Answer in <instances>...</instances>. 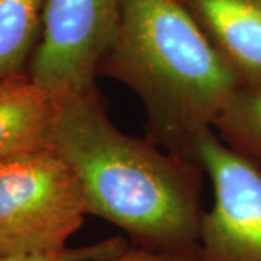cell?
<instances>
[{
	"label": "cell",
	"instance_id": "obj_1",
	"mask_svg": "<svg viewBox=\"0 0 261 261\" xmlns=\"http://www.w3.org/2000/svg\"><path fill=\"white\" fill-rule=\"evenodd\" d=\"M57 106L51 148L79 178L87 214L118 226L134 245L196 257L205 214L202 166L149 137L122 132L97 90Z\"/></svg>",
	"mask_w": 261,
	"mask_h": 261
},
{
	"label": "cell",
	"instance_id": "obj_2",
	"mask_svg": "<svg viewBox=\"0 0 261 261\" xmlns=\"http://www.w3.org/2000/svg\"><path fill=\"white\" fill-rule=\"evenodd\" d=\"M99 75L137 94L151 140L193 161L199 140L241 86L180 0H122Z\"/></svg>",
	"mask_w": 261,
	"mask_h": 261
},
{
	"label": "cell",
	"instance_id": "obj_3",
	"mask_svg": "<svg viewBox=\"0 0 261 261\" xmlns=\"http://www.w3.org/2000/svg\"><path fill=\"white\" fill-rule=\"evenodd\" d=\"M87 215L80 181L56 149L0 161V255L64 251Z\"/></svg>",
	"mask_w": 261,
	"mask_h": 261
},
{
	"label": "cell",
	"instance_id": "obj_4",
	"mask_svg": "<svg viewBox=\"0 0 261 261\" xmlns=\"http://www.w3.org/2000/svg\"><path fill=\"white\" fill-rule=\"evenodd\" d=\"M121 13L122 0H47L29 79L57 100L96 92Z\"/></svg>",
	"mask_w": 261,
	"mask_h": 261
},
{
	"label": "cell",
	"instance_id": "obj_5",
	"mask_svg": "<svg viewBox=\"0 0 261 261\" xmlns=\"http://www.w3.org/2000/svg\"><path fill=\"white\" fill-rule=\"evenodd\" d=\"M196 160L214 192L202 219L197 261H261V170L214 129L197 142Z\"/></svg>",
	"mask_w": 261,
	"mask_h": 261
},
{
	"label": "cell",
	"instance_id": "obj_6",
	"mask_svg": "<svg viewBox=\"0 0 261 261\" xmlns=\"http://www.w3.org/2000/svg\"><path fill=\"white\" fill-rule=\"evenodd\" d=\"M241 84H261V0H180Z\"/></svg>",
	"mask_w": 261,
	"mask_h": 261
},
{
	"label": "cell",
	"instance_id": "obj_7",
	"mask_svg": "<svg viewBox=\"0 0 261 261\" xmlns=\"http://www.w3.org/2000/svg\"><path fill=\"white\" fill-rule=\"evenodd\" d=\"M57 100L28 74L0 80V161L51 147Z\"/></svg>",
	"mask_w": 261,
	"mask_h": 261
},
{
	"label": "cell",
	"instance_id": "obj_8",
	"mask_svg": "<svg viewBox=\"0 0 261 261\" xmlns=\"http://www.w3.org/2000/svg\"><path fill=\"white\" fill-rule=\"evenodd\" d=\"M47 0H0V80L27 74Z\"/></svg>",
	"mask_w": 261,
	"mask_h": 261
},
{
	"label": "cell",
	"instance_id": "obj_9",
	"mask_svg": "<svg viewBox=\"0 0 261 261\" xmlns=\"http://www.w3.org/2000/svg\"><path fill=\"white\" fill-rule=\"evenodd\" d=\"M226 147L261 170V84H241L214 123Z\"/></svg>",
	"mask_w": 261,
	"mask_h": 261
},
{
	"label": "cell",
	"instance_id": "obj_10",
	"mask_svg": "<svg viewBox=\"0 0 261 261\" xmlns=\"http://www.w3.org/2000/svg\"><path fill=\"white\" fill-rule=\"evenodd\" d=\"M129 244L122 237H111L99 243L89 244L83 247H68L67 250L57 254L38 255V257H3L0 261H100L109 258L126 250Z\"/></svg>",
	"mask_w": 261,
	"mask_h": 261
},
{
	"label": "cell",
	"instance_id": "obj_11",
	"mask_svg": "<svg viewBox=\"0 0 261 261\" xmlns=\"http://www.w3.org/2000/svg\"><path fill=\"white\" fill-rule=\"evenodd\" d=\"M100 261H197V258L193 255L155 251V250H149L145 247L129 245L126 250H123L119 254Z\"/></svg>",
	"mask_w": 261,
	"mask_h": 261
}]
</instances>
